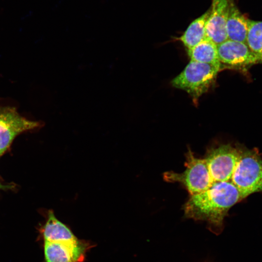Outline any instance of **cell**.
<instances>
[{"label": "cell", "instance_id": "cell-11", "mask_svg": "<svg viewBox=\"0 0 262 262\" xmlns=\"http://www.w3.org/2000/svg\"><path fill=\"white\" fill-rule=\"evenodd\" d=\"M247 22L248 18L241 13L232 0L226 24L228 39L246 43Z\"/></svg>", "mask_w": 262, "mask_h": 262}, {"label": "cell", "instance_id": "cell-2", "mask_svg": "<svg viewBox=\"0 0 262 262\" xmlns=\"http://www.w3.org/2000/svg\"><path fill=\"white\" fill-rule=\"evenodd\" d=\"M221 68L222 65L190 61L171 83L173 87L185 91L196 99L209 90Z\"/></svg>", "mask_w": 262, "mask_h": 262}, {"label": "cell", "instance_id": "cell-14", "mask_svg": "<svg viewBox=\"0 0 262 262\" xmlns=\"http://www.w3.org/2000/svg\"><path fill=\"white\" fill-rule=\"evenodd\" d=\"M246 44L256 56L258 63L262 64V21L248 19Z\"/></svg>", "mask_w": 262, "mask_h": 262}, {"label": "cell", "instance_id": "cell-4", "mask_svg": "<svg viewBox=\"0 0 262 262\" xmlns=\"http://www.w3.org/2000/svg\"><path fill=\"white\" fill-rule=\"evenodd\" d=\"M185 166L186 168L181 173L165 172L164 180L168 182L181 183L190 195L203 192L214 183L205 159L196 158L190 149L186 153Z\"/></svg>", "mask_w": 262, "mask_h": 262}, {"label": "cell", "instance_id": "cell-1", "mask_svg": "<svg viewBox=\"0 0 262 262\" xmlns=\"http://www.w3.org/2000/svg\"><path fill=\"white\" fill-rule=\"evenodd\" d=\"M243 199L237 188L230 181L214 182L207 190L190 195L183 206L185 216L206 221L218 233L230 208Z\"/></svg>", "mask_w": 262, "mask_h": 262}, {"label": "cell", "instance_id": "cell-8", "mask_svg": "<svg viewBox=\"0 0 262 262\" xmlns=\"http://www.w3.org/2000/svg\"><path fill=\"white\" fill-rule=\"evenodd\" d=\"M220 62L241 70H246L258 61L247 44L227 40L217 45Z\"/></svg>", "mask_w": 262, "mask_h": 262}, {"label": "cell", "instance_id": "cell-13", "mask_svg": "<svg viewBox=\"0 0 262 262\" xmlns=\"http://www.w3.org/2000/svg\"><path fill=\"white\" fill-rule=\"evenodd\" d=\"M187 53L191 61L221 65L218 58L217 46L206 38L193 48L187 49Z\"/></svg>", "mask_w": 262, "mask_h": 262}, {"label": "cell", "instance_id": "cell-6", "mask_svg": "<svg viewBox=\"0 0 262 262\" xmlns=\"http://www.w3.org/2000/svg\"><path fill=\"white\" fill-rule=\"evenodd\" d=\"M40 126V122L21 116L15 107L0 105V156L17 135Z\"/></svg>", "mask_w": 262, "mask_h": 262}, {"label": "cell", "instance_id": "cell-5", "mask_svg": "<svg viewBox=\"0 0 262 262\" xmlns=\"http://www.w3.org/2000/svg\"><path fill=\"white\" fill-rule=\"evenodd\" d=\"M241 149L229 144L210 149L204 158L213 182L230 181L238 162Z\"/></svg>", "mask_w": 262, "mask_h": 262}, {"label": "cell", "instance_id": "cell-12", "mask_svg": "<svg viewBox=\"0 0 262 262\" xmlns=\"http://www.w3.org/2000/svg\"><path fill=\"white\" fill-rule=\"evenodd\" d=\"M210 9L194 20L179 39L187 49L193 48L205 38V27Z\"/></svg>", "mask_w": 262, "mask_h": 262}, {"label": "cell", "instance_id": "cell-15", "mask_svg": "<svg viewBox=\"0 0 262 262\" xmlns=\"http://www.w3.org/2000/svg\"><path fill=\"white\" fill-rule=\"evenodd\" d=\"M3 186L2 185H1V184H0V189L1 188H3Z\"/></svg>", "mask_w": 262, "mask_h": 262}, {"label": "cell", "instance_id": "cell-10", "mask_svg": "<svg viewBox=\"0 0 262 262\" xmlns=\"http://www.w3.org/2000/svg\"><path fill=\"white\" fill-rule=\"evenodd\" d=\"M44 241L53 242H75L77 238L66 225L60 221L53 211L48 212L46 222L40 229Z\"/></svg>", "mask_w": 262, "mask_h": 262}, {"label": "cell", "instance_id": "cell-7", "mask_svg": "<svg viewBox=\"0 0 262 262\" xmlns=\"http://www.w3.org/2000/svg\"><path fill=\"white\" fill-rule=\"evenodd\" d=\"M46 262H83L87 252L93 247L83 240L75 242L44 241Z\"/></svg>", "mask_w": 262, "mask_h": 262}, {"label": "cell", "instance_id": "cell-3", "mask_svg": "<svg viewBox=\"0 0 262 262\" xmlns=\"http://www.w3.org/2000/svg\"><path fill=\"white\" fill-rule=\"evenodd\" d=\"M242 198L262 192V159L255 151L241 149L239 159L230 181Z\"/></svg>", "mask_w": 262, "mask_h": 262}, {"label": "cell", "instance_id": "cell-9", "mask_svg": "<svg viewBox=\"0 0 262 262\" xmlns=\"http://www.w3.org/2000/svg\"><path fill=\"white\" fill-rule=\"evenodd\" d=\"M232 0H212L205 27V38L217 46L228 40L226 24Z\"/></svg>", "mask_w": 262, "mask_h": 262}]
</instances>
